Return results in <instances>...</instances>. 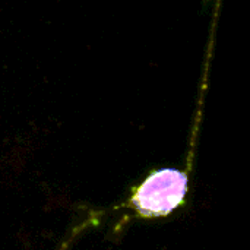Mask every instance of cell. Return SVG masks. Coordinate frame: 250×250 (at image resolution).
Returning a JSON list of instances; mask_svg holds the SVG:
<instances>
[{
  "mask_svg": "<svg viewBox=\"0 0 250 250\" xmlns=\"http://www.w3.org/2000/svg\"><path fill=\"white\" fill-rule=\"evenodd\" d=\"M186 192L188 176L174 168H163L138 188L133 205L142 217H164L182 204Z\"/></svg>",
  "mask_w": 250,
  "mask_h": 250,
  "instance_id": "obj_1",
  "label": "cell"
},
{
  "mask_svg": "<svg viewBox=\"0 0 250 250\" xmlns=\"http://www.w3.org/2000/svg\"><path fill=\"white\" fill-rule=\"evenodd\" d=\"M205 1H208V0H205Z\"/></svg>",
  "mask_w": 250,
  "mask_h": 250,
  "instance_id": "obj_2",
  "label": "cell"
}]
</instances>
